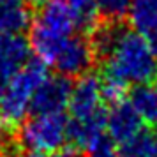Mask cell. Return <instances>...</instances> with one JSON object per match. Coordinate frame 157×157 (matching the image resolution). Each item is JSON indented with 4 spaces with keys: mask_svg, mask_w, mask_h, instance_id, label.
I'll return each instance as SVG.
<instances>
[{
    "mask_svg": "<svg viewBox=\"0 0 157 157\" xmlns=\"http://www.w3.org/2000/svg\"><path fill=\"white\" fill-rule=\"evenodd\" d=\"M94 50L99 53L104 78L129 85H143L157 78V57L148 39L134 29L102 27L95 34Z\"/></svg>",
    "mask_w": 157,
    "mask_h": 157,
    "instance_id": "1",
    "label": "cell"
},
{
    "mask_svg": "<svg viewBox=\"0 0 157 157\" xmlns=\"http://www.w3.org/2000/svg\"><path fill=\"white\" fill-rule=\"evenodd\" d=\"M78 29L79 20L76 11L65 0H53L44 6L30 27L32 51L48 65L58 48L71 36H74Z\"/></svg>",
    "mask_w": 157,
    "mask_h": 157,
    "instance_id": "2",
    "label": "cell"
},
{
    "mask_svg": "<svg viewBox=\"0 0 157 157\" xmlns=\"http://www.w3.org/2000/svg\"><path fill=\"white\" fill-rule=\"evenodd\" d=\"M48 76L50 74L46 64L39 58H32L0 90V111L4 113L11 125L25 118V115L30 111V102L34 94Z\"/></svg>",
    "mask_w": 157,
    "mask_h": 157,
    "instance_id": "3",
    "label": "cell"
},
{
    "mask_svg": "<svg viewBox=\"0 0 157 157\" xmlns=\"http://www.w3.org/2000/svg\"><path fill=\"white\" fill-rule=\"evenodd\" d=\"M18 138L25 152L53 154L69 145V118L64 113L32 115L23 122Z\"/></svg>",
    "mask_w": 157,
    "mask_h": 157,
    "instance_id": "4",
    "label": "cell"
},
{
    "mask_svg": "<svg viewBox=\"0 0 157 157\" xmlns=\"http://www.w3.org/2000/svg\"><path fill=\"white\" fill-rule=\"evenodd\" d=\"M95 50L85 37L71 36L65 41L58 51L55 53L50 65L65 78H76V76H85V72L90 69L94 62Z\"/></svg>",
    "mask_w": 157,
    "mask_h": 157,
    "instance_id": "5",
    "label": "cell"
},
{
    "mask_svg": "<svg viewBox=\"0 0 157 157\" xmlns=\"http://www.w3.org/2000/svg\"><path fill=\"white\" fill-rule=\"evenodd\" d=\"M143 124L145 122L141 120L132 102L118 101L111 104V109L106 113V134L113 143L122 147L141 132Z\"/></svg>",
    "mask_w": 157,
    "mask_h": 157,
    "instance_id": "6",
    "label": "cell"
},
{
    "mask_svg": "<svg viewBox=\"0 0 157 157\" xmlns=\"http://www.w3.org/2000/svg\"><path fill=\"white\" fill-rule=\"evenodd\" d=\"M72 85L65 76H48L36 90L30 111L32 115L41 113H64L69 106Z\"/></svg>",
    "mask_w": 157,
    "mask_h": 157,
    "instance_id": "7",
    "label": "cell"
},
{
    "mask_svg": "<svg viewBox=\"0 0 157 157\" xmlns=\"http://www.w3.org/2000/svg\"><path fill=\"white\" fill-rule=\"evenodd\" d=\"M32 60V46L21 36H0V90Z\"/></svg>",
    "mask_w": 157,
    "mask_h": 157,
    "instance_id": "8",
    "label": "cell"
},
{
    "mask_svg": "<svg viewBox=\"0 0 157 157\" xmlns=\"http://www.w3.org/2000/svg\"><path fill=\"white\" fill-rule=\"evenodd\" d=\"M30 25L27 0H0V36L21 34Z\"/></svg>",
    "mask_w": 157,
    "mask_h": 157,
    "instance_id": "9",
    "label": "cell"
},
{
    "mask_svg": "<svg viewBox=\"0 0 157 157\" xmlns=\"http://www.w3.org/2000/svg\"><path fill=\"white\" fill-rule=\"evenodd\" d=\"M131 102L140 113L141 120L150 125H157V81L138 85L131 95Z\"/></svg>",
    "mask_w": 157,
    "mask_h": 157,
    "instance_id": "10",
    "label": "cell"
},
{
    "mask_svg": "<svg viewBox=\"0 0 157 157\" xmlns=\"http://www.w3.org/2000/svg\"><path fill=\"white\" fill-rule=\"evenodd\" d=\"M129 20L134 30L148 34L157 27V0H132L129 9Z\"/></svg>",
    "mask_w": 157,
    "mask_h": 157,
    "instance_id": "11",
    "label": "cell"
},
{
    "mask_svg": "<svg viewBox=\"0 0 157 157\" xmlns=\"http://www.w3.org/2000/svg\"><path fill=\"white\" fill-rule=\"evenodd\" d=\"M124 157H157V140L155 136L141 131L131 141L122 145Z\"/></svg>",
    "mask_w": 157,
    "mask_h": 157,
    "instance_id": "12",
    "label": "cell"
},
{
    "mask_svg": "<svg viewBox=\"0 0 157 157\" xmlns=\"http://www.w3.org/2000/svg\"><path fill=\"white\" fill-rule=\"evenodd\" d=\"M71 6L79 20V29L88 30L95 25L97 20V9H95V0H65Z\"/></svg>",
    "mask_w": 157,
    "mask_h": 157,
    "instance_id": "13",
    "label": "cell"
},
{
    "mask_svg": "<svg viewBox=\"0 0 157 157\" xmlns=\"http://www.w3.org/2000/svg\"><path fill=\"white\" fill-rule=\"evenodd\" d=\"M132 0H95V9L108 20H118L131 9Z\"/></svg>",
    "mask_w": 157,
    "mask_h": 157,
    "instance_id": "14",
    "label": "cell"
},
{
    "mask_svg": "<svg viewBox=\"0 0 157 157\" xmlns=\"http://www.w3.org/2000/svg\"><path fill=\"white\" fill-rule=\"evenodd\" d=\"M101 88H102V97L108 102H118V101H124V95H125V88L127 86L117 81V79L111 78H104V81H101Z\"/></svg>",
    "mask_w": 157,
    "mask_h": 157,
    "instance_id": "15",
    "label": "cell"
},
{
    "mask_svg": "<svg viewBox=\"0 0 157 157\" xmlns=\"http://www.w3.org/2000/svg\"><path fill=\"white\" fill-rule=\"evenodd\" d=\"M88 157H124V155H122V152H117L115 143L106 134L88 150Z\"/></svg>",
    "mask_w": 157,
    "mask_h": 157,
    "instance_id": "16",
    "label": "cell"
},
{
    "mask_svg": "<svg viewBox=\"0 0 157 157\" xmlns=\"http://www.w3.org/2000/svg\"><path fill=\"white\" fill-rule=\"evenodd\" d=\"M48 157H83V155L79 154V148L72 147V145H67L64 148H60V150H57V152L50 154Z\"/></svg>",
    "mask_w": 157,
    "mask_h": 157,
    "instance_id": "17",
    "label": "cell"
},
{
    "mask_svg": "<svg viewBox=\"0 0 157 157\" xmlns=\"http://www.w3.org/2000/svg\"><path fill=\"white\" fill-rule=\"evenodd\" d=\"M147 39H148V44H150V48H152V51H154V53H155V57H157V27L155 29H152L148 32V34H147Z\"/></svg>",
    "mask_w": 157,
    "mask_h": 157,
    "instance_id": "18",
    "label": "cell"
},
{
    "mask_svg": "<svg viewBox=\"0 0 157 157\" xmlns=\"http://www.w3.org/2000/svg\"><path fill=\"white\" fill-rule=\"evenodd\" d=\"M9 120L4 117V113L0 111V138H4V136L7 134V131H9Z\"/></svg>",
    "mask_w": 157,
    "mask_h": 157,
    "instance_id": "19",
    "label": "cell"
},
{
    "mask_svg": "<svg viewBox=\"0 0 157 157\" xmlns=\"http://www.w3.org/2000/svg\"><path fill=\"white\" fill-rule=\"evenodd\" d=\"M27 2H29V6H32V7H44V6H48L53 0H27Z\"/></svg>",
    "mask_w": 157,
    "mask_h": 157,
    "instance_id": "20",
    "label": "cell"
},
{
    "mask_svg": "<svg viewBox=\"0 0 157 157\" xmlns=\"http://www.w3.org/2000/svg\"><path fill=\"white\" fill-rule=\"evenodd\" d=\"M155 140H157V134H155Z\"/></svg>",
    "mask_w": 157,
    "mask_h": 157,
    "instance_id": "21",
    "label": "cell"
}]
</instances>
